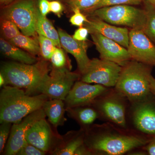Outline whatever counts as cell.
<instances>
[{
	"label": "cell",
	"instance_id": "cell-1",
	"mask_svg": "<svg viewBox=\"0 0 155 155\" xmlns=\"http://www.w3.org/2000/svg\"><path fill=\"white\" fill-rule=\"evenodd\" d=\"M84 130V144L93 155L125 154L143 147L150 140L110 122L93 124Z\"/></svg>",
	"mask_w": 155,
	"mask_h": 155
},
{
	"label": "cell",
	"instance_id": "cell-2",
	"mask_svg": "<svg viewBox=\"0 0 155 155\" xmlns=\"http://www.w3.org/2000/svg\"><path fill=\"white\" fill-rule=\"evenodd\" d=\"M49 99L43 94H28L24 90L5 85L0 93V123H16L42 107Z\"/></svg>",
	"mask_w": 155,
	"mask_h": 155
},
{
	"label": "cell",
	"instance_id": "cell-3",
	"mask_svg": "<svg viewBox=\"0 0 155 155\" xmlns=\"http://www.w3.org/2000/svg\"><path fill=\"white\" fill-rule=\"evenodd\" d=\"M153 67L131 60L122 67L115 90L127 99L131 104L150 98V77Z\"/></svg>",
	"mask_w": 155,
	"mask_h": 155
},
{
	"label": "cell",
	"instance_id": "cell-4",
	"mask_svg": "<svg viewBox=\"0 0 155 155\" xmlns=\"http://www.w3.org/2000/svg\"><path fill=\"white\" fill-rule=\"evenodd\" d=\"M51 69L48 61L45 60L32 64L6 62L2 64L0 73L5 77L6 85L22 88L28 94L33 95Z\"/></svg>",
	"mask_w": 155,
	"mask_h": 155
},
{
	"label": "cell",
	"instance_id": "cell-5",
	"mask_svg": "<svg viewBox=\"0 0 155 155\" xmlns=\"http://www.w3.org/2000/svg\"><path fill=\"white\" fill-rule=\"evenodd\" d=\"M86 15L97 17L112 25H123L130 29L143 30L146 23L145 9L130 5L103 7Z\"/></svg>",
	"mask_w": 155,
	"mask_h": 155
},
{
	"label": "cell",
	"instance_id": "cell-6",
	"mask_svg": "<svg viewBox=\"0 0 155 155\" xmlns=\"http://www.w3.org/2000/svg\"><path fill=\"white\" fill-rule=\"evenodd\" d=\"M51 67L48 74L37 88L35 94H44L49 99L64 101L74 84L80 79L81 74L71 72L68 68Z\"/></svg>",
	"mask_w": 155,
	"mask_h": 155
},
{
	"label": "cell",
	"instance_id": "cell-7",
	"mask_svg": "<svg viewBox=\"0 0 155 155\" xmlns=\"http://www.w3.org/2000/svg\"><path fill=\"white\" fill-rule=\"evenodd\" d=\"M127 99L115 89L110 88L92 104L102 118L123 129H127Z\"/></svg>",
	"mask_w": 155,
	"mask_h": 155
},
{
	"label": "cell",
	"instance_id": "cell-8",
	"mask_svg": "<svg viewBox=\"0 0 155 155\" xmlns=\"http://www.w3.org/2000/svg\"><path fill=\"white\" fill-rule=\"evenodd\" d=\"M38 11L34 0H22L6 9L3 19L14 22L24 35L35 36Z\"/></svg>",
	"mask_w": 155,
	"mask_h": 155
},
{
	"label": "cell",
	"instance_id": "cell-9",
	"mask_svg": "<svg viewBox=\"0 0 155 155\" xmlns=\"http://www.w3.org/2000/svg\"><path fill=\"white\" fill-rule=\"evenodd\" d=\"M122 67L112 61L93 58L79 80L88 83L101 84L107 88L114 87Z\"/></svg>",
	"mask_w": 155,
	"mask_h": 155
},
{
	"label": "cell",
	"instance_id": "cell-10",
	"mask_svg": "<svg viewBox=\"0 0 155 155\" xmlns=\"http://www.w3.org/2000/svg\"><path fill=\"white\" fill-rule=\"evenodd\" d=\"M62 137L46 118L37 121L27 130L25 139L28 143L50 154Z\"/></svg>",
	"mask_w": 155,
	"mask_h": 155
},
{
	"label": "cell",
	"instance_id": "cell-11",
	"mask_svg": "<svg viewBox=\"0 0 155 155\" xmlns=\"http://www.w3.org/2000/svg\"><path fill=\"white\" fill-rule=\"evenodd\" d=\"M127 49L132 60L155 67V45L142 29H130Z\"/></svg>",
	"mask_w": 155,
	"mask_h": 155
},
{
	"label": "cell",
	"instance_id": "cell-12",
	"mask_svg": "<svg viewBox=\"0 0 155 155\" xmlns=\"http://www.w3.org/2000/svg\"><path fill=\"white\" fill-rule=\"evenodd\" d=\"M109 89L101 84H92L78 80L64 100L66 109L91 105L95 100Z\"/></svg>",
	"mask_w": 155,
	"mask_h": 155
},
{
	"label": "cell",
	"instance_id": "cell-13",
	"mask_svg": "<svg viewBox=\"0 0 155 155\" xmlns=\"http://www.w3.org/2000/svg\"><path fill=\"white\" fill-rule=\"evenodd\" d=\"M46 117L44 111L41 108L25 116L19 122L13 123L3 154L17 155L18 151L26 141L25 135L28 129L37 121Z\"/></svg>",
	"mask_w": 155,
	"mask_h": 155
},
{
	"label": "cell",
	"instance_id": "cell-14",
	"mask_svg": "<svg viewBox=\"0 0 155 155\" xmlns=\"http://www.w3.org/2000/svg\"><path fill=\"white\" fill-rule=\"evenodd\" d=\"M90 34L101 59L114 62L122 67L132 60L127 49L118 43L98 32Z\"/></svg>",
	"mask_w": 155,
	"mask_h": 155
},
{
	"label": "cell",
	"instance_id": "cell-15",
	"mask_svg": "<svg viewBox=\"0 0 155 155\" xmlns=\"http://www.w3.org/2000/svg\"><path fill=\"white\" fill-rule=\"evenodd\" d=\"M149 100L131 104L130 119L140 134L155 136V105Z\"/></svg>",
	"mask_w": 155,
	"mask_h": 155
},
{
	"label": "cell",
	"instance_id": "cell-16",
	"mask_svg": "<svg viewBox=\"0 0 155 155\" xmlns=\"http://www.w3.org/2000/svg\"><path fill=\"white\" fill-rule=\"evenodd\" d=\"M88 22H85L84 25L88 29L89 33L98 32L128 48L129 41L128 28L117 27L94 16H88Z\"/></svg>",
	"mask_w": 155,
	"mask_h": 155
},
{
	"label": "cell",
	"instance_id": "cell-17",
	"mask_svg": "<svg viewBox=\"0 0 155 155\" xmlns=\"http://www.w3.org/2000/svg\"><path fill=\"white\" fill-rule=\"evenodd\" d=\"M61 46L75 58L78 72L83 74L88 68L91 60L87 55L88 45L86 41L75 39L66 31L58 28Z\"/></svg>",
	"mask_w": 155,
	"mask_h": 155
},
{
	"label": "cell",
	"instance_id": "cell-18",
	"mask_svg": "<svg viewBox=\"0 0 155 155\" xmlns=\"http://www.w3.org/2000/svg\"><path fill=\"white\" fill-rule=\"evenodd\" d=\"M84 129L70 130L62 137L50 155H75L80 147L84 144Z\"/></svg>",
	"mask_w": 155,
	"mask_h": 155
},
{
	"label": "cell",
	"instance_id": "cell-19",
	"mask_svg": "<svg viewBox=\"0 0 155 155\" xmlns=\"http://www.w3.org/2000/svg\"><path fill=\"white\" fill-rule=\"evenodd\" d=\"M66 113L69 118L75 120L80 128L86 130L100 118L96 109L92 105L78 106L66 109Z\"/></svg>",
	"mask_w": 155,
	"mask_h": 155
},
{
	"label": "cell",
	"instance_id": "cell-20",
	"mask_svg": "<svg viewBox=\"0 0 155 155\" xmlns=\"http://www.w3.org/2000/svg\"><path fill=\"white\" fill-rule=\"evenodd\" d=\"M42 108L48 121L55 129L63 126L67 121L65 117L66 108L64 100L49 99L45 102Z\"/></svg>",
	"mask_w": 155,
	"mask_h": 155
},
{
	"label": "cell",
	"instance_id": "cell-21",
	"mask_svg": "<svg viewBox=\"0 0 155 155\" xmlns=\"http://www.w3.org/2000/svg\"><path fill=\"white\" fill-rule=\"evenodd\" d=\"M0 48L1 52L6 58L12 59L19 63L32 64L38 61L36 58L2 38L0 39Z\"/></svg>",
	"mask_w": 155,
	"mask_h": 155
},
{
	"label": "cell",
	"instance_id": "cell-22",
	"mask_svg": "<svg viewBox=\"0 0 155 155\" xmlns=\"http://www.w3.org/2000/svg\"><path fill=\"white\" fill-rule=\"evenodd\" d=\"M36 31L38 35H43L52 40L57 47L61 48L62 47L58 31L56 30L51 22L46 17L43 16L41 14L39 9Z\"/></svg>",
	"mask_w": 155,
	"mask_h": 155
},
{
	"label": "cell",
	"instance_id": "cell-23",
	"mask_svg": "<svg viewBox=\"0 0 155 155\" xmlns=\"http://www.w3.org/2000/svg\"><path fill=\"white\" fill-rule=\"evenodd\" d=\"M8 41L20 48L25 50L31 54H40L39 44H38L37 41L29 36L21 33Z\"/></svg>",
	"mask_w": 155,
	"mask_h": 155
},
{
	"label": "cell",
	"instance_id": "cell-24",
	"mask_svg": "<svg viewBox=\"0 0 155 155\" xmlns=\"http://www.w3.org/2000/svg\"><path fill=\"white\" fill-rule=\"evenodd\" d=\"M143 3L146 12L147 20L143 30L155 45V8L153 5L145 0Z\"/></svg>",
	"mask_w": 155,
	"mask_h": 155
},
{
	"label": "cell",
	"instance_id": "cell-25",
	"mask_svg": "<svg viewBox=\"0 0 155 155\" xmlns=\"http://www.w3.org/2000/svg\"><path fill=\"white\" fill-rule=\"evenodd\" d=\"M38 40L42 57L46 61L50 60L57 47L55 44L51 40L41 35H38Z\"/></svg>",
	"mask_w": 155,
	"mask_h": 155
},
{
	"label": "cell",
	"instance_id": "cell-26",
	"mask_svg": "<svg viewBox=\"0 0 155 155\" xmlns=\"http://www.w3.org/2000/svg\"><path fill=\"white\" fill-rule=\"evenodd\" d=\"M144 0H101L94 7L87 10L85 12H82L84 14H89L100 8L107 6L119 5H137L143 3Z\"/></svg>",
	"mask_w": 155,
	"mask_h": 155
},
{
	"label": "cell",
	"instance_id": "cell-27",
	"mask_svg": "<svg viewBox=\"0 0 155 155\" xmlns=\"http://www.w3.org/2000/svg\"><path fill=\"white\" fill-rule=\"evenodd\" d=\"M50 61L51 65V67L53 68L56 69L68 68L71 70V64L67 61L65 53L60 48H56Z\"/></svg>",
	"mask_w": 155,
	"mask_h": 155
},
{
	"label": "cell",
	"instance_id": "cell-28",
	"mask_svg": "<svg viewBox=\"0 0 155 155\" xmlns=\"http://www.w3.org/2000/svg\"><path fill=\"white\" fill-rule=\"evenodd\" d=\"M19 28L12 21L3 19L1 21V30L3 36L8 41L20 34Z\"/></svg>",
	"mask_w": 155,
	"mask_h": 155
},
{
	"label": "cell",
	"instance_id": "cell-29",
	"mask_svg": "<svg viewBox=\"0 0 155 155\" xmlns=\"http://www.w3.org/2000/svg\"><path fill=\"white\" fill-rule=\"evenodd\" d=\"M101 0H67V2L71 9H80L82 12L91 8L99 3Z\"/></svg>",
	"mask_w": 155,
	"mask_h": 155
},
{
	"label": "cell",
	"instance_id": "cell-30",
	"mask_svg": "<svg viewBox=\"0 0 155 155\" xmlns=\"http://www.w3.org/2000/svg\"><path fill=\"white\" fill-rule=\"evenodd\" d=\"M12 123L8 122L1 123L0 125V153L3 154L11 133Z\"/></svg>",
	"mask_w": 155,
	"mask_h": 155
},
{
	"label": "cell",
	"instance_id": "cell-31",
	"mask_svg": "<svg viewBox=\"0 0 155 155\" xmlns=\"http://www.w3.org/2000/svg\"><path fill=\"white\" fill-rule=\"evenodd\" d=\"M72 10L74 14L70 17L69 22L72 25L79 27H82L85 22H88V17L80 9L75 8Z\"/></svg>",
	"mask_w": 155,
	"mask_h": 155
},
{
	"label": "cell",
	"instance_id": "cell-32",
	"mask_svg": "<svg viewBox=\"0 0 155 155\" xmlns=\"http://www.w3.org/2000/svg\"><path fill=\"white\" fill-rule=\"evenodd\" d=\"M47 154L33 145L25 141L17 152V155H45Z\"/></svg>",
	"mask_w": 155,
	"mask_h": 155
},
{
	"label": "cell",
	"instance_id": "cell-33",
	"mask_svg": "<svg viewBox=\"0 0 155 155\" xmlns=\"http://www.w3.org/2000/svg\"><path fill=\"white\" fill-rule=\"evenodd\" d=\"M89 31L86 27H80L75 31L72 37L79 41H86Z\"/></svg>",
	"mask_w": 155,
	"mask_h": 155
},
{
	"label": "cell",
	"instance_id": "cell-34",
	"mask_svg": "<svg viewBox=\"0 0 155 155\" xmlns=\"http://www.w3.org/2000/svg\"><path fill=\"white\" fill-rule=\"evenodd\" d=\"M50 11L57 15L58 17H61L64 8L62 3L59 1H53L50 2Z\"/></svg>",
	"mask_w": 155,
	"mask_h": 155
},
{
	"label": "cell",
	"instance_id": "cell-35",
	"mask_svg": "<svg viewBox=\"0 0 155 155\" xmlns=\"http://www.w3.org/2000/svg\"><path fill=\"white\" fill-rule=\"evenodd\" d=\"M38 9L43 16L46 17L50 11V2L48 0H38Z\"/></svg>",
	"mask_w": 155,
	"mask_h": 155
},
{
	"label": "cell",
	"instance_id": "cell-36",
	"mask_svg": "<svg viewBox=\"0 0 155 155\" xmlns=\"http://www.w3.org/2000/svg\"><path fill=\"white\" fill-rule=\"evenodd\" d=\"M143 149L150 155H155V137L150 139L147 144L143 147Z\"/></svg>",
	"mask_w": 155,
	"mask_h": 155
},
{
	"label": "cell",
	"instance_id": "cell-37",
	"mask_svg": "<svg viewBox=\"0 0 155 155\" xmlns=\"http://www.w3.org/2000/svg\"><path fill=\"white\" fill-rule=\"evenodd\" d=\"M150 90L152 94L155 96V78L151 75L150 77Z\"/></svg>",
	"mask_w": 155,
	"mask_h": 155
},
{
	"label": "cell",
	"instance_id": "cell-38",
	"mask_svg": "<svg viewBox=\"0 0 155 155\" xmlns=\"http://www.w3.org/2000/svg\"><path fill=\"white\" fill-rule=\"evenodd\" d=\"M128 153H129V154L130 155H147V154L146 151H145V150L144 151H134V152L133 151H131L129 152Z\"/></svg>",
	"mask_w": 155,
	"mask_h": 155
},
{
	"label": "cell",
	"instance_id": "cell-39",
	"mask_svg": "<svg viewBox=\"0 0 155 155\" xmlns=\"http://www.w3.org/2000/svg\"><path fill=\"white\" fill-rule=\"evenodd\" d=\"M6 85V80L5 77L0 73V87L1 88Z\"/></svg>",
	"mask_w": 155,
	"mask_h": 155
},
{
	"label": "cell",
	"instance_id": "cell-40",
	"mask_svg": "<svg viewBox=\"0 0 155 155\" xmlns=\"http://www.w3.org/2000/svg\"><path fill=\"white\" fill-rule=\"evenodd\" d=\"M14 0H0L1 3L5 5H7L13 2Z\"/></svg>",
	"mask_w": 155,
	"mask_h": 155
},
{
	"label": "cell",
	"instance_id": "cell-41",
	"mask_svg": "<svg viewBox=\"0 0 155 155\" xmlns=\"http://www.w3.org/2000/svg\"><path fill=\"white\" fill-rule=\"evenodd\" d=\"M147 2H149L151 3L153 5H155V0H145Z\"/></svg>",
	"mask_w": 155,
	"mask_h": 155
},
{
	"label": "cell",
	"instance_id": "cell-42",
	"mask_svg": "<svg viewBox=\"0 0 155 155\" xmlns=\"http://www.w3.org/2000/svg\"><path fill=\"white\" fill-rule=\"evenodd\" d=\"M154 6V7H155V5H153Z\"/></svg>",
	"mask_w": 155,
	"mask_h": 155
}]
</instances>
